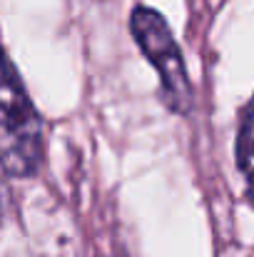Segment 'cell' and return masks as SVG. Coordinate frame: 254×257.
Here are the masks:
<instances>
[{
  "instance_id": "cell-1",
  "label": "cell",
  "mask_w": 254,
  "mask_h": 257,
  "mask_svg": "<svg viewBox=\"0 0 254 257\" xmlns=\"http://www.w3.org/2000/svg\"><path fill=\"white\" fill-rule=\"evenodd\" d=\"M43 163L40 115L15 65L0 48V168L10 177H33Z\"/></svg>"
},
{
  "instance_id": "cell-2",
  "label": "cell",
  "mask_w": 254,
  "mask_h": 257,
  "mask_svg": "<svg viewBox=\"0 0 254 257\" xmlns=\"http://www.w3.org/2000/svg\"><path fill=\"white\" fill-rule=\"evenodd\" d=\"M130 28H132V38L137 40L140 50L145 53V58L160 75V87H162V97L167 107L172 112L189 115L192 100H194L192 85L187 78L179 45L169 30L167 20L157 10L147 5H137L130 15Z\"/></svg>"
},
{
  "instance_id": "cell-4",
  "label": "cell",
  "mask_w": 254,
  "mask_h": 257,
  "mask_svg": "<svg viewBox=\"0 0 254 257\" xmlns=\"http://www.w3.org/2000/svg\"><path fill=\"white\" fill-rule=\"evenodd\" d=\"M0 217H3V187H0Z\"/></svg>"
},
{
  "instance_id": "cell-3",
  "label": "cell",
  "mask_w": 254,
  "mask_h": 257,
  "mask_svg": "<svg viewBox=\"0 0 254 257\" xmlns=\"http://www.w3.org/2000/svg\"><path fill=\"white\" fill-rule=\"evenodd\" d=\"M237 168L244 177L247 195L254 205V97L239 115V133H237Z\"/></svg>"
}]
</instances>
